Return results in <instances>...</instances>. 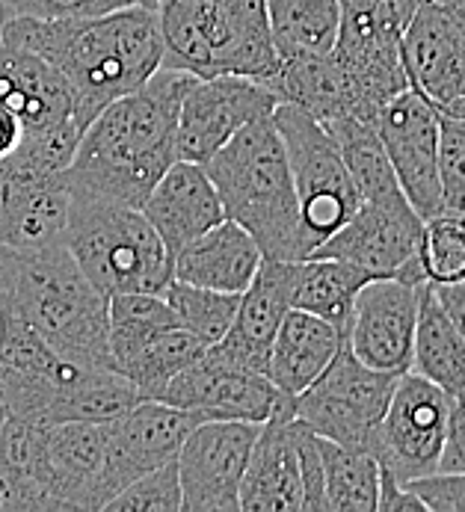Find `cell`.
<instances>
[{
    "label": "cell",
    "instance_id": "cell-38",
    "mask_svg": "<svg viewBox=\"0 0 465 512\" xmlns=\"http://www.w3.org/2000/svg\"><path fill=\"white\" fill-rule=\"evenodd\" d=\"M406 486L424 501L427 512H465V471H436Z\"/></svg>",
    "mask_w": 465,
    "mask_h": 512
},
{
    "label": "cell",
    "instance_id": "cell-27",
    "mask_svg": "<svg viewBox=\"0 0 465 512\" xmlns=\"http://www.w3.org/2000/svg\"><path fill=\"white\" fill-rule=\"evenodd\" d=\"M371 279L377 276L338 258L291 261V305L317 314L347 332L356 296Z\"/></svg>",
    "mask_w": 465,
    "mask_h": 512
},
{
    "label": "cell",
    "instance_id": "cell-1",
    "mask_svg": "<svg viewBox=\"0 0 465 512\" xmlns=\"http://www.w3.org/2000/svg\"><path fill=\"white\" fill-rule=\"evenodd\" d=\"M0 36L36 51L66 77L83 131L104 107L137 92L163 66L160 18L149 6L89 18L12 15Z\"/></svg>",
    "mask_w": 465,
    "mask_h": 512
},
{
    "label": "cell",
    "instance_id": "cell-10",
    "mask_svg": "<svg viewBox=\"0 0 465 512\" xmlns=\"http://www.w3.org/2000/svg\"><path fill=\"white\" fill-rule=\"evenodd\" d=\"M454 397L430 382L427 376L409 370L397 379L374 456L400 483H412L439 471Z\"/></svg>",
    "mask_w": 465,
    "mask_h": 512
},
{
    "label": "cell",
    "instance_id": "cell-29",
    "mask_svg": "<svg viewBox=\"0 0 465 512\" xmlns=\"http://www.w3.org/2000/svg\"><path fill=\"white\" fill-rule=\"evenodd\" d=\"M279 54H332L341 33V0H267Z\"/></svg>",
    "mask_w": 465,
    "mask_h": 512
},
{
    "label": "cell",
    "instance_id": "cell-45",
    "mask_svg": "<svg viewBox=\"0 0 465 512\" xmlns=\"http://www.w3.org/2000/svg\"><path fill=\"white\" fill-rule=\"evenodd\" d=\"M421 3H439V6H463L465 0H421Z\"/></svg>",
    "mask_w": 465,
    "mask_h": 512
},
{
    "label": "cell",
    "instance_id": "cell-41",
    "mask_svg": "<svg viewBox=\"0 0 465 512\" xmlns=\"http://www.w3.org/2000/svg\"><path fill=\"white\" fill-rule=\"evenodd\" d=\"M24 137H27L24 119H21L12 107L0 104V160L12 157V154L21 148Z\"/></svg>",
    "mask_w": 465,
    "mask_h": 512
},
{
    "label": "cell",
    "instance_id": "cell-32",
    "mask_svg": "<svg viewBox=\"0 0 465 512\" xmlns=\"http://www.w3.org/2000/svg\"><path fill=\"white\" fill-rule=\"evenodd\" d=\"M208 347L211 344H205L190 329L175 326V329L157 335L155 341L140 356H134L128 365L122 367V373L140 388V394L146 400H160L163 391H166V385L178 373H184L187 367L196 365L208 353Z\"/></svg>",
    "mask_w": 465,
    "mask_h": 512
},
{
    "label": "cell",
    "instance_id": "cell-33",
    "mask_svg": "<svg viewBox=\"0 0 465 512\" xmlns=\"http://www.w3.org/2000/svg\"><path fill=\"white\" fill-rule=\"evenodd\" d=\"M163 296L178 314L181 326L199 335L205 344H217L229 335L237 308H240V293L211 291V288L187 285L178 279L169 282Z\"/></svg>",
    "mask_w": 465,
    "mask_h": 512
},
{
    "label": "cell",
    "instance_id": "cell-5",
    "mask_svg": "<svg viewBox=\"0 0 465 512\" xmlns=\"http://www.w3.org/2000/svg\"><path fill=\"white\" fill-rule=\"evenodd\" d=\"M163 66L267 80L279 69L267 0H160Z\"/></svg>",
    "mask_w": 465,
    "mask_h": 512
},
{
    "label": "cell",
    "instance_id": "cell-35",
    "mask_svg": "<svg viewBox=\"0 0 465 512\" xmlns=\"http://www.w3.org/2000/svg\"><path fill=\"white\" fill-rule=\"evenodd\" d=\"M107 512H184V492L178 462L155 468L125 486L107 507Z\"/></svg>",
    "mask_w": 465,
    "mask_h": 512
},
{
    "label": "cell",
    "instance_id": "cell-22",
    "mask_svg": "<svg viewBox=\"0 0 465 512\" xmlns=\"http://www.w3.org/2000/svg\"><path fill=\"white\" fill-rule=\"evenodd\" d=\"M0 104L12 107L24 119L27 134L78 122L66 77L45 57L6 36H0Z\"/></svg>",
    "mask_w": 465,
    "mask_h": 512
},
{
    "label": "cell",
    "instance_id": "cell-20",
    "mask_svg": "<svg viewBox=\"0 0 465 512\" xmlns=\"http://www.w3.org/2000/svg\"><path fill=\"white\" fill-rule=\"evenodd\" d=\"M291 308V261L264 258L255 282L240 293V308L229 335L211 344V350L234 365L267 373L276 332Z\"/></svg>",
    "mask_w": 465,
    "mask_h": 512
},
{
    "label": "cell",
    "instance_id": "cell-34",
    "mask_svg": "<svg viewBox=\"0 0 465 512\" xmlns=\"http://www.w3.org/2000/svg\"><path fill=\"white\" fill-rule=\"evenodd\" d=\"M421 261L427 282L465 285V217L439 214L424 222Z\"/></svg>",
    "mask_w": 465,
    "mask_h": 512
},
{
    "label": "cell",
    "instance_id": "cell-3",
    "mask_svg": "<svg viewBox=\"0 0 465 512\" xmlns=\"http://www.w3.org/2000/svg\"><path fill=\"white\" fill-rule=\"evenodd\" d=\"M0 311L33 326L66 359L113 365L110 296L92 285L66 243L0 246Z\"/></svg>",
    "mask_w": 465,
    "mask_h": 512
},
{
    "label": "cell",
    "instance_id": "cell-2",
    "mask_svg": "<svg viewBox=\"0 0 465 512\" xmlns=\"http://www.w3.org/2000/svg\"><path fill=\"white\" fill-rule=\"evenodd\" d=\"M193 80L190 72L160 66L137 92L104 107L66 172L72 190L143 208L178 160V116Z\"/></svg>",
    "mask_w": 465,
    "mask_h": 512
},
{
    "label": "cell",
    "instance_id": "cell-43",
    "mask_svg": "<svg viewBox=\"0 0 465 512\" xmlns=\"http://www.w3.org/2000/svg\"><path fill=\"white\" fill-rule=\"evenodd\" d=\"M442 113H448V116H454V119H465V95H460L451 107H445Z\"/></svg>",
    "mask_w": 465,
    "mask_h": 512
},
{
    "label": "cell",
    "instance_id": "cell-6",
    "mask_svg": "<svg viewBox=\"0 0 465 512\" xmlns=\"http://www.w3.org/2000/svg\"><path fill=\"white\" fill-rule=\"evenodd\" d=\"M66 246L104 296L163 293L175 279V258L143 208L104 196L72 190Z\"/></svg>",
    "mask_w": 465,
    "mask_h": 512
},
{
    "label": "cell",
    "instance_id": "cell-23",
    "mask_svg": "<svg viewBox=\"0 0 465 512\" xmlns=\"http://www.w3.org/2000/svg\"><path fill=\"white\" fill-rule=\"evenodd\" d=\"M261 264L264 252L258 240L226 217L175 255V279L211 291L243 293L255 282Z\"/></svg>",
    "mask_w": 465,
    "mask_h": 512
},
{
    "label": "cell",
    "instance_id": "cell-11",
    "mask_svg": "<svg viewBox=\"0 0 465 512\" xmlns=\"http://www.w3.org/2000/svg\"><path fill=\"white\" fill-rule=\"evenodd\" d=\"M374 128L383 137L397 181L424 222L445 211L442 202V110L412 86L380 110Z\"/></svg>",
    "mask_w": 465,
    "mask_h": 512
},
{
    "label": "cell",
    "instance_id": "cell-39",
    "mask_svg": "<svg viewBox=\"0 0 465 512\" xmlns=\"http://www.w3.org/2000/svg\"><path fill=\"white\" fill-rule=\"evenodd\" d=\"M439 471H465V397L454 400L451 424H448V441H445Z\"/></svg>",
    "mask_w": 465,
    "mask_h": 512
},
{
    "label": "cell",
    "instance_id": "cell-21",
    "mask_svg": "<svg viewBox=\"0 0 465 512\" xmlns=\"http://www.w3.org/2000/svg\"><path fill=\"white\" fill-rule=\"evenodd\" d=\"M143 214L163 237L172 258L190 240H196L199 234L226 220L220 190L211 181L205 163H193L181 157L157 181L152 196L143 205Z\"/></svg>",
    "mask_w": 465,
    "mask_h": 512
},
{
    "label": "cell",
    "instance_id": "cell-18",
    "mask_svg": "<svg viewBox=\"0 0 465 512\" xmlns=\"http://www.w3.org/2000/svg\"><path fill=\"white\" fill-rule=\"evenodd\" d=\"M110 424H42L39 480L57 510H101V474Z\"/></svg>",
    "mask_w": 465,
    "mask_h": 512
},
{
    "label": "cell",
    "instance_id": "cell-40",
    "mask_svg": "<svg viewBox=\"0 0 465 512\" xmlns=\"http://www.w3.org/2000/svg\"><path fill=\"white\" fill-rule=\"evenodd\" d=\"M412 510H427L424 501L406 486L400 483L391 471L383 468V483H380V510L377 512H412Z\"/></svg>",
    "mask_w": 465,
    "mask_h": 512
},
{
    "label": "cell",
    "instance_id": "cell-19",
    "mask_svg": "<svg viewBox=\"0 0 465 512\" xmlns=\"http://www.w3.org/2000/svg\"><path fill=\"white\" fill-rule=\"evenodd\" d=\"M300 430L303 421L294 418V400L285 412L261 424L240 486V512H303Z\"/></svg>",
    "mask_w": 465,
    "mask_h": 512
},
{
    "label": "cell",
    "instance_id": "cell-7",
    "mask_svg": "<svg viewBox=\"0 0 465 512\" xmlns=\"http://www.w3.org/2000/svg\"><path fill=\"white\" fill-rule=\"evenodd\" d=\"M273 119L288 151L303 225L317 252V246H323L359 211L362 193L344 163L335 134L320 119L285 101L276 107Z\"/></svg>",
    "mask_w": 465,
    "mask_h": 512
},
{
    "label": "cell",
    "instance_id": "cell-46",
    "mask_svg": "<svg viewBox=\"0 0 465 512\" xmlns=\"http://www.w3.org/2000/svg\"><path fill=\"white\" fill-rule=\"evenodd\" d=\"M463 125H465V119H463Z\"/></svg>",
    "mask_w": 465,
    "mask_h": 512
},
{
    "label": "cell",
    "instance_id": "cell-4",
    "mask_svg": "<svg viewBox=\"0 0 465 512\" xmlns=\"http://www.w3.org/2000/svg\"><path fill=\"white\" fill-rule=\"evenodd\" d=\"M220 190L226 217L240 222L270 261H306L314 255L303 225L288 151L273 116L240 128L205 163Z\"/></svg>",
    "mask_w": 465,
    "mask_h": 512
},
{
    "label": "cell",
    "instance_id": "cell-36",
    "mask_svg": "<svg viewBox=\"0 0 465 512\" xmlns=\"http://www.w3.org/2000/svg\"><path fill=\"white\" fill-rule=\"evenodd\" d=\"M439 175H442V214L465 217V125L442 113V151H439Z\"/></svg>",
    "mask_w": 465,
    "mask_h": 512
},
{
    "label": "cell",
    "instance_id": "cell-14",
    "mask_svg": "<svg viewBox=\"0 0 465 512\" xmlns=\"http://www.w3.org/2000/svg\"><path fill=\"white\" fill-rule=\"evenodd\" d=\"M261 424L199 421L178 453L184 512H237Z\"/></svg>",
    "mask_w": 465,
    "mask_h": 512
},
{
    "label": "cell",
    "instance_id": "cell-42",
    "mask_svg": "<svg viewBox=\"0 0 465 512\" xmlns=\"http://www.w3.org/2000/svg\"><path fill=\"white\" fill-rule=\"evenodd\" d=\"M436 293L465 335V285H436Z\"/></svg>",
    "mask_w": 465,
    "mask_h": 512
},
{
    "label": "cell",
    "instance_id": "cell-15",
    "mask_svg": "<svg viewBox=\"0 0 465 512\" xmlns=\"http://www.w3.org/2000/svg\"><path fill=\"white\" fill-rule=\"evenodd\" d=\"M199 421L202 418L193 412H184L166 400H143L128 415L113 421L101 474V510L137 477L178 462L184 439Z\"/></svg>",
    "mask_w": 465,
    "mask_h": 512
},
{
    "label": "cell",
    "instance_id": "cell-17",
    "mask_svg": "<svg viewBox=\"0 0 465 512\" xmlns=\"http://www.w3.org/2000/svg\"><path fill=\"white\" fill-rule=\"evenodd\" d=\"M403 66L409 86L439 110L465 95V3H421L403 30Z\"/></svg>",
    "mask_w": 465,
    "mask_h": 512
},
{
    "label": "cell",
    "instance_id": "cell-31",
    "mask_svg": "<svg viewBox=\"0 0 465 512\" xmlns=\"http://www.w3.org/2000/svg\"><path fill=\"white\" fill-rule=\"evenodd\" d=\"M181 326L163 293H119L110 296V359L116 370L140 356L157 335Z\"/></svg>",
    "mask_w": 465,
    "mask_h": 512
},
{
    "label": "cell",
    "instance_id": "cell-37",
    "mask_svg": "<svg viewBox=\"0 0 465 512\" xmlns=\"http://www.w3.org/2000/svg\"><path fill=\"white\" fill-rule=\"evenodd\" d=\"M3 3L12 15H27V18H89V15H107L131 6H149V9L160 6V0H3Z\"/></svg>",
    "mask_w": 465,
    "mask_h": 512
},
{
    "label": "cell",
    "instance_id": "cell-26",
    "mask_svg": "<svg viewBox=\"0 0 465 512\" xmlns=\"http://www.w3.org/2000/svg\"><path fill=\"white\" fill-rule=\"evenodd\" d=\"M412 370L445 388L454 400L465 397V335L442 305L436 285H421Z\"/></svg>",
    "mask_w": 465,
    "mask_h": 512
},
{
    "label": "cell",
    "instance_id": "cell-44",
    "mask_svg": "<svg viewBox=\"0 0 465 512\" xmlns=\"http://www.w3.org/2000/svg\"><path fill=\"white\" fill-rule=\"evenodd\" d=\"M9 18H12V12H9V9H6V3L0 0V33H3V27H6V21H9Z\"/></svg>",
    "mask_w": 465,
    "mask_h": 512
},
{
    "label": "cell",
    "instance_id": "cell-13",
    "mask_svg": "<svg viewBox=\"0 0 465 512\" xmlns=\"http://www.w3.org/2000/svg\"><path fill=\"white\" fill-rule=\"evenodd\" d=\"M279 104V95L252 77H196L181 101L178 157L208 163L240 128L261 116H273Z\"/></svg>",
    "mask_w": 465,
    "mask_h": 512
},
{
    "label": "cell",
    "instance_id": "cell-9",
    "mask_svg": "<svg viewBox=\"0 0 465 512\" xmlns=\"http://www.w3.org/2000/svg\"><path fill=\"white\" fill-rule=\"evenodd\" d=\"M424 217L409 205L406 196L397 199H362L359 211L344 222L311 258L350 261L374 276H394L412 285H424Z\"/></svg>",
    "mask_w": 465,
    "mask_h": 512
},
{
    "label": "cell",
    "instance_id": "cell-24",
    "mask_svg": "<svg viewBox=\"0 0 465 512\" xmlns=\"http://www.w3.org/2000/svg\"><path fill=\"white\" fill-rule=\"evenodd\" d=\"M344 347V332L303 308H291L276 332L267 376L279 391L297 397L311 382L332 365L338 350Z\"/></svg>",
    "mask_w": 465,
    "mask_h": 512
},
{
    "label": "cell",
    "instance_id": "cell-25",
    "mask_svg": "<svg viewBox=\"0 0 465 512\" xmlns=\"http://www.w3.org/2000/svg\"><path fill=\"white\" fill-rule=\"evenodd\" d=\"M264 86H270L279 101L303 107L323 125L353 116L350 89L335 54H279V69Z\"/></svg>",
    "mask_w": 465,
    "mask_h": 512
},
{
    "label": "cell",
    "instance_id": "cell-12",
    "mask_svg": "<svg viewBox=\"0 0 465 512\" xmlns=\"http://www.w3.org/2000/svg\"><path fill=\"white\" fill-rule=\"evenodd\" d=\"M160 400L193 412L202 421L267 424L270 418L285 412L294 397L279 391L267 373L234 365L208 347V353L196 365H190L166 385Z\"/></svg>",
    "mask_w": 465,
    "mask_h": 512
},
{
    "label": "cell",
    "instance_id": "cell-16",
    "mask_svg": "<svg viewBox=\"0 0 465 512\" xmlns=\"http://www.w3.org/2000/svg\"><path fill=\"white\" fill-rule=\"evenodd\" d=\"M418 308L421 285L377 276L356 296L344 341L368 367L403 376L415 359Z\"/></svg>",
    "mask_w": 465,
    "mask_h": 512
},
{
    "label": "cell",
    "instance_id": "cell-28",
    "mask_svg": "<svg viewBox=\"0 0 465 512\" xmlns=\"http://www.w3.org/2000/svg\"><path fill=\"white\" fill-rule=\"evenodd\" d=\"M320 459L326 477V507L329 512H377L380 510V483L383 465L371 450L344 447L320 439Z\"/></svg>",
    "mask_w": 465,
    "mask_h": 512
},
{
    "label": "cell",
    "instance_id": "cell-30",
    "mask_svg": "<svg viewBox=\"0 0 465 512\" xmlns=\"http://www.w3.org/2000/svg\"><path fill=\"white\" fill-rule=\"evenodd\" d=\"M326 128L335 134L341 154H344V163H347L362 199L406 196L397 181V172L391 166L386 146H383V137L371 122H365L359 116H341V119L329 122Z\"/></svg>",
    "mask_w": 465,
    "mask_h": 512
},
{
    "label": "cell",
    "instance_id": "cell-8",
    "mask_svg": "<svg viewBox=\"0 0 465 512\" xmlns=\"http://www.w3.org/2000/svg\"><path fill=\"white\" fill-rule=\"evenodd\" d=\"M397 379L400 376L356 359L344 341L332 365L294 397V418L320 439L374 453Z\"/></svg>",
    "mask_w": 465,
    "mask_h": 512
}]
</instances>
